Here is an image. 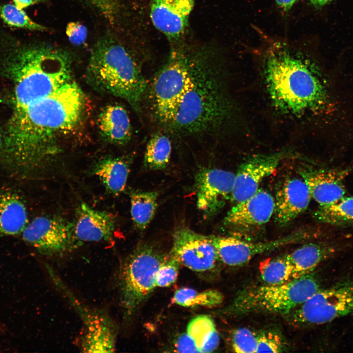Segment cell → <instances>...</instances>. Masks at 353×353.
I'll return each instance as SVG.
<instances>
[{
    "label": "cell",
    "instance_id": "1",
    "mask_svg": "<svg viewBox=\"0 0 353 353\" xmlns=\"http://www.w3.org/2000/svg\"><path fill=\"white\" fill-rule=\"evenodd\" d=\"M85 99L73 79L49 96L15 108L5 149L9 162L26 173L51 162L62 151L60 141L82 119Z\"/></svg>",
    "mask_w": 353,
    "mask_h": 353
},
{
    "label": "cell",
    "instance_id": "2",
    "mask_svg": "<svg viewBox=\"0 0 353 353\" xmlns=\"http://www.w3.org/2000/svg\"><path fill=\"white\" fill-rule=\"evenodd\" d=\"M219 55L211 46L192 45L186 85L164 126L176 135H211L229 117L230 106L222 78Z\"/></svg>",
    "mask_w": 353,
    "mask_h": 353
},
{
    "label": "cell",
    "instance_id": "3",
    "mask_svg": "<svg viewBox=\"0 0 353 353\" xmlns=\"http://www.w3.org/2000/svg\"><path fill=\"white\" fill-rule=\"evenodd\" d=\"M265 56L269 94L279 109L300 114L323 106L327 90L314 65L286 43H271Z\"/></svg>",
    "mask_w": 353,
    "mask_h": 353
},
{
    "label": "cell",
    "instance_id": "4",
    "mask_svg": "<svg viewBox=\"0 0 353 353\" xmlns=\"http://www.w3.org/2000/svg\"><path fill=\"white\" fill-rule=\"evenodd\" d=\"M71 59L66 50L49 45L15 52L7 65L14 84V109L43 99L73 80Z\"/></svg>",
    "mask_w": 353,
    "mask_h": 353
},
{
    "label": "cell",
    "instance_id": "5",
    "mask_svg": "<svg viewBox=\"0 0 353 353\" xmlns=\"http://www.w3.org/2000/svg\"><path fill=\"white\" fill-rule=\"evenodd\" d=\"M86 75L98 90L123 99L135 110L147 88L141 65L133 53L110 35L102 37L92 48Z\"/></svg>",
    "mask_w": 353,
    "mask_h": 353
},
{
    "label": "cell",
    "instance_id": "6",
    "mask_svg": "<svg viewBox=\"0 0 353 353\" xmlns=\"http://www.w3.org/2000/svg\"><path fill=\"white\" fill-rule=\"evenodd\" d=\"M322 288L314 271L282 284H264L241 291L223 314L239 316L253 313H288Z\"/></svg>",
    "mask_w": 353,
    "mask_h": 353
},
{
    "label": "cell",
    "instance_id": "7",
    "mask_svg": "<svg viewBox=\"0 0 353 353\" xmlns=\"http://www.w3.org/2000/svg\"><path fill=\"white\" fill-rule=\"evenodd\" d=\"M167 255L151 244L138 245L122 264L118 275L120 303L129 320L156 287L158 270Z\"/></svg>",
    "mask_w": 353,
    "mask_h": 353
},
{
    "label": "cell",
    "instance_id": "8",
    "mask_svg": "<svg viewBox=\"0 0 353 353\" xmlns=\"http://www.w3.org/2000/svg\"><path fill=\"white\" fill-rule=\"evenodd\" d=\"M191 45L184 41L172 45L166 61L153 78L149 89L151 112L163 126L176 108L186 85Z\"/></svg>",
    "mask_w": 353,
    "mask_h": 353
},
{
    "label": "cell",
    "instance_id": "9",
    "mask_svg": "<svg viewBox=\"0 0 353 353\" xmlns=\"http://www.w3.org/2000/svg\"><path fill=\"white\" fill-rule=\"evenodd\" d=\"M353 316V274L345 276L283 316L297 327L322 325L345 317Z\"/></svg>",
    "mask_w": 353,
    "mask_h": 353
},
{
    "label": "cell",
    "instance_id": "10",
    "mask_svg": "<svg viewBox=\"0 0 353 353\" xmlns=\"http://www.w3.org/2000/svg\"><path fill=\"white\" fill-rule=\"evenodd\" d=\"M45 267L54 285L81 319L84 327L80 341L81 352H114L118 327L114 320L105 311L92 308L81 301L50 266L47 264Z\"/></svg>",
    "mask_w": 353,
    "mask_h": 353
},
{
    "label": "cell",
    "instance_id": "11",
    "mask_svg": "<svg viewBox=\"0 0 353 353\" xmlns=\"http://www.w3.org/2000/svg\"><path fill=\"white\" fill-rule=\"evenodd\" d=\"M318 235L317 231L299 230L278 239L252 242L234 236H208L222 263L231 267L243 265L257 255L285 246L308 241Z\"/></svg>",
    "mask_w": 353,
    "mask_h": 353
},
{
    "label": "cell",
    "instance_id": "12",
    "mask_svg": "<svg viewBox=\"0 0 353 353\" xmlns=\"http://www.w3.org/2000/svg\"><path fill=\"white\" fill-rule=\"evenodd\" d=\"M23 240L48 256L63 255L79 243L73 223L59 216H39L28 223L22 234Z\"/></svg>",
    "mask_w": 353,
    "mask_h": 353
},
{
    "label": "cell",
    "instance_id": "13",
    "mask_svg": "<svg viewBox=\"0 0 353 353\" xmlns=\"http://www.w3.org/2000/svg\"><path fill=\"white\" fill-rule=\"evenodd\" d=\"M169 253L180 264L198 273L213 272L221 262L208 236L186 228L175 232Z\"/></svg>",
    "mask_w": 353,
    "mask_h": 353
},
{
    "label": "cell",
    "instance_id": "14",
    "mask_svg": "<svg viewBox=\"0 0 353 353\" xmlns=\"http://www.w3.org/2000/svg\"><path fill=\"white\" fill-rule=\"evenodd\" d=\"M235 174L217 168H202L195 175L198 208L207 218L215 216L231 199Z\"/></svg>",
    "mask_w": 353,
    "mask_h": 353
},
{
    "label": "cell",
    "instance_id": "15",
    "mask_svg": "<svg viewBox=\"0 0 353 353\" xmlns=\"http://www.w3.org/2000/svg\"><path fill=\"white\" fill-rule=\"evenodd\" d=\"M194 0H152L150 17L172 45L184 41Z\"/></svg>",
    "mask_w": 353,
    "mask_h": 353
},
{
    "label": "cell",
    "instance_id": "16",
    "mask_svg": "<svg viewBox=\"0 0 353 353\" xmlns=\"http://www.w3.org/2000/svg\"><path fill=\"white\" fill-rule=\"evenodd\" d=\"M285 157L283 152L258 155L242 163L234 176L231 196L234 203L256 193L262 180L276 171Z\"/></svg>",
    "mask_w": 353,
    "mask_h": 353
},
{
    "label": "cell",
    "instance_id": "17",
    "mask_svg": "<svg viewBox=\"0 0 353 353\" xmlns=\"http://www.w3.org/2000/svg\"><path fill=\"white\" fill-rule=\"evenodd\" d=\"M275 198L266 190L259 189L251 197L235 203L224 224L236 230H248L267 223L274 214Z\"/></svg>",
    "mask_w": 353,
    "mask_h": 353
},
{
    "label": "cell",
    "instance_id": "18",
    "mask_svg": "<svg viewBox=\"0 0 353 353\" xmlns=\"http://www.w3.org/2000/svg\"><path fill=\"white\" fill-rule=\"evenodd\" d=\"M353 171V166L344 169H309L301 174L311 197L319 206H322L333 203L345 196L344 180Z\"/></svg>",
    "mask_w": 353,
    "mask_h": 353
},
{
    "label": "cell",
    "instance_id": "19",
    "mask_svg": "<svg viewBox=\"0 0 353 353\" xmlns=\"http://www.w3.org/2000/svg\"><path fill=\"white\" fill-rule=\"evenodd\" d=\"M353 248V242L329 240L307 243L287 256L294 270V278L310 273L323 262Z\"/></svg>",
    "mask_w": 353,
    "mask_h": 353
},
{
    "label": "cell",
    "instance_id": "20",
    "mask_svg": "<svg viewBox=\"0 0 353 353\" xmlns=\"http://www.w3.org/2000/svg\"><path fill=\"white\" fill-rule=\"evenodd\" d=\"M75 216L74 234L79 243L107 241L112 238L115 221L111 213L93 209L82 202L76 208Z\"/></svg>",
    "mask_w": 353,
    "mask_h": 353
},
{
    "label": "cell",
    "instance_id": "21",
    "mask_svg": "<svg viewBox=\"0 0 353 353\" xmlns=\"http://www.w3.org/2000/svg\"><path fill=\"white\" fill-rule=\"evenodd\" d=\"M311 198L308 187L303 178L292 177L284 181L275 198L277 221L286 225L304 211Z\"/></svg>",
    "mask_w": 353,
    "mask_h": 353
},
{
    "label": "cell",
    "instance_id": "22",
    "mask_svg": "<svg viewBox=\"0 0 353 353\" xmlns=\"http://www.w3.org/2000/svg\"><path fill=\"white\" fill-rule=\"evenodd\" d=\"M98 126L102 138L117 145H125L130 140L132 128L126 109L118 104L104 107L98 117Z\"/></svg>",
    "mask_w": 353,
    "mask_h": 353
},
{
    "label": "cell",
    "instance_id": "23",
    "mask_svg": "<svg viewBox=\"0 0 353 353\" xmlns=\"http://www.w3.org/2000/svg\"><path fill=\"white\" fill-rule=\"evenodd\" d=\"M132 157L127 155L102 157L95 164L90 173L99 177L108 193L118 196L125 188Z\"/></svg>",
    "mask_w": 353,
    "mask_h": 353
},
{
    "label": "cell",
    "instance_id": "24",
    "mask_svg": "<svg viewBox=\"0 0 353 353\" xmlns=\"http://www.w3.org/2000/svg\"><path fill=\"white\" fill-rule=\"evenodd\" d=\"M28 223L25 203L17 193H0V238L21 234Z\"/></svg>",
    "mask_w": 353,
    "mask_h": 353
},
{
    "label": "cell",
    "instance_id": "25",
    "mask_svg": "<svg viewBox=\"0 0 353 353\" xmlns=\"http://www.w3.org/2000/svg\"><path fill=\"white\" fill-rule=\"evenodd\" d=\"M193 340L198 353H211L220 343V336L214 321L209 316L201 315L193 318L186 331Z\"/></svg>",
    "mask_w": 353,
    "mask_h": 353
},
{
    "label": "cell",
    "instance_id": "26",
    "mask_svg": "<svg viewBox=\"0 0 353 353\" xmlns=\"http://www.w3.org/2000/svg\"><path fill=\"white\" fill-rule=\"evenodd\" d=\"M157 191L132 190L129 192L130 214L135 226L143 230L152 220L157 207Z\"/></svg>",
    "mask_w": 353,
    "mask_h": 353
},
{
    "label": "cell",
    "instance_id": "27",
    "mask_svg": "<svg viewBox=\"0 0 353 353\" xmlns=\"http://www.w3.org/2000/svg\"><path fill=\"white\" fill-rule=\"evenodd\" d=\"M314 217L319 222L334 227L353 226V196H344L333 203L319 206Z\"/></svg>",
    "mask_w": 353,
    "mask_h": 353
},
{
    "label": "cell",
    "instance_id": "28",
    "mask_svg": "<svg viewBox=\"0 0 353 353\" xmlns=\"http://www.w3.org/2000/svg\"><path fill=\"white\" fill-rule=\"evenodd\" d=\"M172 145L168 137L161 133L153 134L149 140L145 153L144 165L146 169H165L170 161Z\"/></svg>",
    "mask_w": 353,
    "mask_h": 353
},
{
    "label": "cell",
    "instance_id": "29",
    "mask_svg": "<svg viewBox=\"0 0 353 353\" xmlns=\"http://www.w3.org/2000/svg\"><path fill=\"white\" fill-rule=\"evenodd\" d=\"M259 269L264 284L279 285L294 279L293 268L287 254L265 260Z\"/></svg>",
    "mask_w": 353,
    "mask_h": 353
},
{
    "label": "cell",
    "instance_id": "30",
    "mask_svg": "<svg viewBox=\"0 0 353 353\" xmlns=\"http://www.w3.org/2000/svg\"><path fill=\"white\" fill-rule=\"evenodd\" d=\"M223 300L222 293L216 290L209 289L199 292L185 287L176 290L173 297L174 303L185 307L216 306L220 304Z\"/></svg>",
    "mask_w": 353,
    "mask_h": 353
},
{
    "label": "cell",
    "instance_id": "31",
    "mask_svg": "<svg viewBox=\"0 0 353 353\" xmlns=\"http://www.w3.org/2000/svg\"><path fill=\"white\" fill-rule=\"evenodd\" d=\"M0 15L4 22L10 26L35 31L47 30L46 27L33 21L23 9L14 4L2 5L0 8Z\"/></svg>",
    "mask_w": 353,
    "mask_h": 353
},
{
    "label": "cell",
    "instance_id": "32",
    "mask_svg": "<svg viewBox=\"0 0 353 353\" xmlns=\"http://www.w3.org/2000/svg\"><path fill=\"white\" fill-rule=\"evenodd\" d=\"M256 353H282L288 350V345L282 334L274 329L261 330L257 332Z\"/></svg>",
    "mask_w": 353,
    "mask_h": 353
},
{
    "label": "cell",
    "instance_id": "33",
    "mask_svg": "<svg viewBox=\"0 0 353 353\" xmlns=\"http://www.w3.org/2000/svg\"><path fill=\"white\" fill-rule=\"evenodd\" d=\"M231 346L235 353H256L257 332L245 327L235 329L232 333Z\"/></svg>",
    "mask_w": 353,
    "mask_h": 353
},
{
    "label": "cell",
    "instance_id": "34",
    "mask_svg": "<svg viewBox=\"0 0 353 353\" xmlns=\"http://www.w3.org/2000/svg\"><path fill=\"white\" fill-rule=\"evenodd\" d=\"M180 263L170 253L160 265L156 277V287H166L176 281Z\"/></svg>",
    "mask_w": 353,
    "mask_h": 353
},
{
    "label": "cell",
    "instance_id": "35",
    "mask_svg": "<svg viewBox=\"0 0 353 353\" xmlns=\"http://www.w3.org/2000/svg\"><path fill=\"white\" fill-rule=\"evenodd\" d=\"M66 34L72 44L80 46L86 42L87 30L86 26L79 22H71L67 25Z\"/></svg>",
    "mask_w": 353,
    "mask_h": 353
},
{
    "label": "cell",
    "instance_id": "36",
    "mask_svg": "<svg viewBox=\"0 0 353 353\" xmlns=\"http://www.w3.org/2000/svg\"><path fill=\"white\" fill-rule=\"evenodd\" d=\"M174 347L176 351L179 353H198L194 342L186 332L176 338Z\"/></svg>",
    "mask_w": 353,
    "mask_h": 353
},
{
    "label": "cell",
    "instance_id": "37",
    "mask_svg": "<svg viewBox=\"0 0 353 353\" xmlns=\"http://www.w3.org/2000/svg\"><path fill=\"white\" fill-rule=\"evenodd\" d=\"M95 8L102 15L111 13L115 8L117 0H83Z\"/></svg>",
    "mask_w": 353,
    "mask_h": 353
},
{
    "label": "cell",
    "instance_id": "38",
    "mask_svg": "<svg viewBox=\"0 0 353 353\" xmlns=\"http://www.w3.org/2000/svg\"><path fill=\"white\" fill-rule=\"evenodd\" d=\"M43 0H13L14 4L18 7L24 9L33 4L38 3Z\"/></svg>",
    "mask_w": 353,
    "mask_h": 353
},
{
    "label": "cell",
    "instance_id": "39",
    "mask_svg": "<svg viewBox=\"0 0 353 353\" xmlns=\"http://www.w3.org/2000/svg\"><path fill=\"white\" fill-rule=\"evenodd\" d=\"M278 7L283 11L289 10L298 0H275Z\"/></svg>",
    "mask_w": 353,
    "mask_h": 353
},
{
    "label": "cell",
    "instance_id": "40",
    "mask_svg": "<svg viewBox=\"0 0 353 353\" xmlns=\"http://www.w3.org/2000/svg\"><path fill=\"white\" fill-rule=\"evenodd\" d=\"M334 0H309L310 2L316 8H321L330 3Z\"/></svg>",
    "mask_w": 353,
    "mask_h": 353
},
{
    "label": "cell",
    "instance_id": "41",
    "mask_svg": "<svg viewBox=\"0 0 353 353\" xmlns=\"http://www.w3.org/2000/svg\"><path fill=\"white\" fill-rule=\"evenodd\" d=\"M1 145H2V140H1V134H0V149H1Z\"/></svg>",
    "mask_w": 353,
    "mask_h": 353
}]
</instances>
